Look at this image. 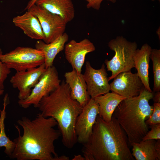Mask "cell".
<instances>
[{
	"label": "cell",
	"instance_id": "6da1fadb",
	"mask_svg": "<svg viewBox=\"0 0 160 160\" xmlns=\"http://www.w3.org/2000/svg\"><path fill=\"white\" fill-rule=\"evenodd\" d=\"M23 128L20 134L16 125L18 137L13 141L14 150L9 156L17 160H59L54 143L61 136L59 130L54 127L57 125L56 120L51 117L46 118L38 113L32 120L23 117L17 121Z\"/></svg>",
	"mask_w": 160,
	"mask_h": 160
},
{
	"label": "cell",
	"instance_id": "7a4b0ae2",
	"mask_svg": "<svg viewBox=\"0 0 160 160\" xmlns=\"http://www.w3.org/2000/svg\"><path fill=\"white\" fill-rule=\"evenodd\" d=\"M85 160H134L127 137L117 119L109 122L98 115L88 141L83 144Z\"/></svg>",
	"mask_w": 160,
	"mask_h": 160
},
{
	"label": "cell",
	"instance_id": "3957f363",
	"mask_svg": "<svg viewBox=\"0 0 160 160\" xmlns=\"http://www.w3.org/2000/svg\"><path fill=\"white\" fill-rule=\"evenodd\" d=\"M68 85L63 81L59 86L43 97L38 107L43 116L51 117L57 122L62 142L67 148H73L77 142L75 126L83 107L71 97Z\"/></svg>",
	"mask_w": 160,
	"mask_h": 160
},
{
	"label": "cell",
	"instance_id": "277c9868",
	"mask_svg": "<svg viewBox=\"0 0 160 160\" xmlns=\"http://www.w3.org/2000/svg\"><path fill=\"white\" fill-rule=\"evenodd\" d=\"M153 95L144 88L138 95L123 100L114 111L113 116L126 133L129 146L141 141L149 131L145 121L153 111L149 101Z\"/></svg>",
	"mask_w": 160,
	"mask_h": 160
},
{
	"label": "cell",
	"instance_id": "5b68a950",
	"mask_svg": "<svg viewBox=\"0 0 160 160\" xmlns=\"http://www.w3.org/2000/svg\"><path fill=\"white\" fill-rule=\"evenodd\" d=\"M108 45L109 49L115 52L111 60L106 59L105 61L107 71L112 72L111 76L108 77L110 81L119 73L131 71L135 68L133 57L137 45L135 41H129L121 36L111 39Z\"/></svg>",
	"mask_w": 160,
	"mask_h": 160
},
{
	"label": "cell",
	"instance_id": "8992f818",
	"mask_svg": "<svg viewBox=\"0 0 160 160\" xmlns=\"http://www.w3.org/2000/svg\"><path fill=\"white\" fill-rule=\"evenodd\" d=\"M1 60L10 69L16 71H26L37 67L44 63L43 53L30 47H18L10 52L2 54Z\"/></svg>",
	"mask_w": 160,
	"mask_h": 160
},
{
	"label": "cell",
	"instance_id": "52a82bcc",
	"mask_svg": "<svg viewBox=\"0 0 160 160\" xmlns=\"http://www.w3.org/2000/svg\"><path fill=\"white\" fill-rule=\"evenodd\" d=\"M61 82L55 66L46 68L38 82L32 89L29 95L25 99L19 100L18 104L20 106L25 109L31 105L38 108L41 99L56 89L60 85Z\"/></svg>",
	"mask_w": 160,
	"mask_h": 160
},
{
	"label": "cell",
	"instance_id": "ba28073f",
	"mask_svg": "<svg viewBox=\"0 0 160 160\" xmlns=\"http://www.w3.org/2000/svg\"><path fill=\"white\" fill-rule=\"evenodd\" d=\"M28 10L38 19L44 35L43 41L49 43L64 33L67 23L60 16L35 4Z\"/></svg>",
	"mask_w": 160,
	"mask_h": 160
},
{
	"label": "cell",
	"instance_id": "9c48e42d",
	"mask_svg": "<svg viewBox=\"0 0 160 160\" xmlns=\"http://www.w3.org/2000/svg\"><path fill=\"white\" fill-rule=\"evenodd\" d=\"M99 114L98 105L94 99L91 98L83 107L76 121L75 130L77 142L83 144L88 141Z\"/></svg>",
	"mask_w": 160,
	"mask_h": 160
},
{
	"label": "cell",
	"instance_id": "30bf717a",
	"mask_svg": "<svg viewBox=\"0 0 160 160\" xmlns=\"http://www.w3.org/2000/svg\"><path fill=\"white\" fill-rule=\"evenodd\" d=\"M85 68L83 75L87 84V92L91 98L94 99L109 92L110 86L104 64L100 69H96L91 66L89 61H86Z\"/></svg>",
	"mask_w": 160,
	"mask_h": 160
},
{
	"label": "cell",
	"instance_id": "8fae6325",
	"mask_svg": "<svg viewBox=\"0 0 160 160\" xmlns=\"http://www.w3.org/2000/svg\"><path fill=\"white\" fill-rule=\"evenodd\" d=\"M113 79L111 90L126 98L138 95L145 88L137 73L131 71L121 73Z\"/></svg>",
	"mask_w": 160,
	"mask_h": 160
},
{
	"label": "cell",
	"instance_id": "7c38bea8",
	"mask_svg": "<svg viewBox=\"0 0 160 160\" xmlns=\"http://www.w3.org/2000/svg\"><path fill=\"white\" fill-rule=\"evenodd\" d=\"M44 63L40 66L25 71H16L11 78L12 87L19 90V100L26 98L30 95L32 88L37 83L41 75L45 70Z\"/></svg>",
	"mask_w": 160,
	"mask_h": 160
},
{
	"label": "cell",
	"instance_id": "4fadbf2b",
	"mask_svg": "<svg viewBox=\"0 0 160 160\" xmlns=\"http://www.w3.org/2000/svg\"><path fill=\"white\" fill-rule=\"evenodd\" d=\"M64 49L65 58L73 69L81 73L86 55L94 51L95 47L89 39H84L79 42L71 40L65 45Z\"/></svg>",
	"mask_w": 160,
	"mask_h": 160
},
{
	"label": "cell",
	"instance_id": "5bb4252c",
	"mask_svg": "<svg viewBox=\"0 0 160 160\" xmlns=\"http://www.w3.org/2000/svg\"><path fill=\"white\" fill-rule=\"evenodd\" d=\"M64 76L65 82L70 87L71 97L83 107L88 103L91 97L87 92L83 74L73 69L71 71L65 72Z\"/></svg>",
	"mask_w": 160,
	"mask_h": 160
},
{
	"label": "cell",
	"instance_id": "9a60e30c",
	"mask_svg": "<svg viewBox=\"0 0 160 160\" xmlns=\"http://www.w3.org/2000/svg\"><path fill=\"white\" fill-rule=\"evenodd\" d=\"M12 21L16 26L31 39L44 40V34L38 19L28 10L21 15L14 17Z\"/></svg>",
	"mask_w": 160,
	"mask_h": 160
},
{
	"label": "cell",
	"instance_id": "2e32d148",
	"mask_svg": "<svg viewBox=\"0 0 160 160\" xmlns=\"http://www.w3.org/2000/svg\"><path fill=\"white\" fill-rule=\"evenodd\" d=\"M151 47L147 44H143L140 49H137L135 53L133 60L135 68L145 88L152 92L149 84V63L152 49Z\"/></svg>",
	"mask_w": 160,
	"mask_h": 160
},
{
	"label": "cell",
	"instance_id": "e0dca14e",
	"mask_svg": "<svg viewBox=\"0 0 160 160\" xmlns=\"http://www.w3.org/2000/svg\"><path fill=\"white\" fill-rule=\"evenodd\" d=\"M35 4L60 16L67 23L74 17L75 9L71 0H37Z\"/></svg>",
	"mask_w": 160,
	"mask_h": 160
},
{
	"label": "cell",
	"instance_id": "ac0fdd59",
	"mask_svg": "<svg viewBox=\"0 0 160 160\" xmlns=\"http://www.w3.org/2000/svg\"><path fill=\"white\" fill-rule=\"evenodd\" d=\"M132 155L136 160H160V140L151 139L133 143Z\"/></svg>",
	"mask_w": 160,
	"mask_h": 160
},
{
	"label": "cell",
	"instance_id": "d6986e66",
	"mask_svg": "<svg viewBox=\"0 0 160 160\" xmlns=\"http://www.w3.org/2000/svg\"><path fill=\"white\" fill-rule=\"evenodd\" d=\"M68 39V35L64 33L49 43L47 44L41 40H39L36 42L35 48L41 51L44 53L46 68L53 65L56 56L64 49L65 44Z\"/></svg>",
	"mask_w": 160,
	"mask_h": 160
},
{
	"label": "cell",
	"instance_id": "ffe728a7",
	"mask_svg": "<svg viewBox=\"0 0 160 160\" xmlns=\"http://www.w3.org/2000/svg\"><path fill=\"white\" fill-rule=\"evenodd\" d=\"M125 98L113 92H109L95 97L94 99L99 106L98 116L105 121H110L116 109Z\"/></svg>",
	"mask_w": 160,
	"mask_h": 160
},
{
	"label": "cell",
	"instance_id": "44dd1931",
	"mask_svg": "<svg viewBox=\"0 0 160 160\" xmlns=\"http://www.w3.org/2000/svg\"><path fill=\"white\" fill-rule=\"evenodd\" d=\"M3 107L0 109V147H4V153L10 156L13 153L15 146V142L11 140L7 136L5 130L4 120L6 116V108L9 103L8 94H6L3 99Z\"/></svg>",
	"mask_w": 160,
	"mask_h": 160
},
{
	"label": "cell",
	"instance_id": "7402d4cb",
	"mask_svg": "<svg viewBox=\"0 0 160 160\" xmlns=\"http://www.w3.org/2000/svg\"><path fill=\"white\" fill-rule=\"evenodd\" d=\"M150 59L152 61L154 92L160 91V49H152Z\"/></svg>",
	"mask_w": 160,
	"mask_h": 160
},
{
	"label": "cell",
	"instance_id": "603a6c76",
	"mask_svg": "<svg viewBox=\"0 0 160 160\" xmlns=\"http://www.w3.org/2000/svg\"><path fill=\"white\" fill-rule=\"evenodd\" d=\"M153 107L152 114L145 121L148 125L160 124V102L154 103Z\"/></svg>",
	"mask_w": 160,
	"mask_h": 160
},
{
	"label": "cell",
	"instance_id": "cb8c5ba5",
	"mask_svg": "<svg viewBox=\"0 0 160 160\" xmlns=\"http://www.w3.org/2000/svg\"><path fill=\"white\" fill-rule=\"evenodd\" d=\"M2 54L1 49L0 48V89H4V82L11 72L10 69L1 60V57Z\"/></svg>",
	"mask_w": 160,
	"mask_h": 160
},
{
	"label": "cell",
	"instance_id": "d4e9b609",
	"mask_svg": "<svg viewBox=\"0 0 160 160\" xmlns=\"http://www.w3.org/2000/svg\"><path fill=\"white\" fill-rule=\"evenodd\" d=\"M151 130L143 137L142 140L160 139V124L149 125Z\"/></svg>",
	"mask_w": 160,
	"mask_h": 160
},
{
	"label": "cell",
	"instance_id": "484cf974",
	"mask_svg": "<svg viewBox=\"0 0 160 160\" xmlns=\"http://www.w3.org/2000/svg\"><path fill=\"white\" fill-rule=\"evenodd\" d=\"M87 2V7L88 8H92L97 10L100 8L101 2L104 0H86ZM113 3H115L116 0H106Z\"/></svg>",
	"mask_w": 160,
	"mask_h": 160
},
{
	"label": "cell",
	"instance_id": "4316f807",
	"mask_svg": "<svg viewBox=\"0 0 160 160\" xmlns=\"http://www.w3.org/2000/svg\"><path fill=\"white\" fill-rule=\"evenodd\" d=\"M154 103L160 102V92H156L152 98Z\"/></svg>",
	"mask_w": 160,
	"mask_h": 160
},
{
	"label": "cell",
	"instance_id": "83f0119b",
	"mask_svg": "<svg viewBox=\"0 0 160 160\" xmlns=\"http://www.w3.org/2000/svg\"><path fill=\"white\" fill-rule=\"evenodd\" d=\"M37 0H30L28 2L25 10H28L33 5L35 4Z\"/></svg>",
	"mask_w": 160,
	"mask_h": 160
},
{
	"label": "cell",
	"instance_id": "f1b7e54d",
	"mask_svg": "<svg viewBox=\"0 0 160 160\" xmlns=\"http://www.w3.org/2000/svg\"><path fill=\"white\" fill-rule=\"evenodd\" d=\"M72 160H85V158L84 156H82L81 155H74V157L72 159Z\"/></svg>",
	"mask_w": 160,
	"mask_h": 160
},
{
	"label": "cell",
	"instance_id": "f546056e",
	"mask_svg": "<svg viewBox=\"0 0 160 160\" xmlns=\"http://www.w3.org/2000/svg\"><path fill=\"white\" fill-rule=\"evenodd\" d=\"M4 92V89H0V97L3 94Z\"/></svg>",
	"mask_w": 160,
	"mask_h": 160
},
{
	"label": "cell",
	"instance_id": "4dcf8cb0",
	"mask_svg": "<svg viewBox=\"0 0 160 160\" xmlns=\"http://www.w3.org/2000/svg\"><path fill=\"white\" fill-rule=\"evenodd\" d=\"M155 0H152V1H155ZM158 0L159 1H160V0Z\"/></svg>",
	"mask_w": 160,
	"mask_h": 160
}]
</instances>
